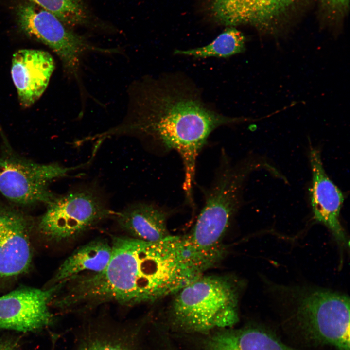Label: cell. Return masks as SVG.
<instances>
[{"mask_svg":"<svg viewBox=\"0 0 350 350\" xmlns=\"http://www.w3.org/2000/svg\"><path fill=\"white\" fill-rule=\"evenodd\" d=\"M309 159L312 170L310 193L313 218L326 227L340 247L347 248L349 241L339 220L343 195L326 174L319 150L311 146Z\"/></svg>","mask_w":350,"mask_h":350,"instance_id":"obj_10","label":"cell"},{"mask_svg":"<svg viewBox=\"0 0 350 350\" xmlns=\"http://www.w3.org/2000/svg\"><path fill=\"white\" fill-rule=\"evenodd\" d=\"M297 0H206L216 23L228 27L249 25L269 30Z\"/></svg>","mask_w":350,"mask_h":350,"instance_id":"obj_11","label":"cell"},{"mask_svg":"<svg viewBox=\"0 0 350 350\" xmlns=\"http://www.w3.org/2000/svg\"><path fill=\"white\" fill-rule=\"evenodd\" d=\"M174 294L172 317L187 330L206 332L238 320L240 287L228 278L202 275Z\"/></svg>","mask_w":350,"mask_h":350,"instance_id":"obj_3","label":"cell"},{"mask_svg":"<svg viewBox=\"0 0 350 350\" xmlns=\"http://www.w3.org/2000/svg\"><path fill=\"white\" fill-rule=\"evenodd\" d=\"M47 205L38 229L47 239L56 242L74 239L116 213L96 193L87 189L55 196Z\"/></svg>","mask_w":350,"mask_h":350,"instance_id":"obj_6","label":"cell"},{"mask_svg":"<svg viewBox=\"0 0 350 350\" xmlns=\"http://www.w3.org/2000/svg\"><path fill=\"white\" fill-rule=\"evenodd\" d=\"M111 258L99 273H84L67 280L58 307L83 310L114 303L134 306L174 294L200 273L181 236L157 242L113 236Z\"/></svg>","mask_w":350,"mask_h":350,"instance_id":"obj_1","label":"cell"},{"mask_svg":"<svg viewBox=\"0 0 350 350\" xmlns=\"http://www.w3.org/2000/svg\"><path fill=\"white\" fill-rule=\"evenodd\" d=\"M28 225L22 215L0 210V280L27 272L32 259Z\"/></svg>","mask_w":350,"mask_h":350,"instance_id":"obj_12","label":"cell"},{"mask_svg":"<svg viewBox=\"0 0 350 350\" xmlns=\"http://www.w3.org/2000/svg\"><path fill=\"white\" fill-rule=\"evenodd\" d=\"M210 187L196 223L210 229L226 232L241 203L243 185L259 163L247 159L233 164L226 156Z\"/></svg>","mask_w":350,"mask_h":350,"instance_id":"obj_8","label":"cell"},{"mask_svg":"<svg viewBox=\"0 0 350 350\" xmlns=\"http://www.w3.org/2000/svg\"><path fill=\"white\" fill-rule=\"evenodd\" d=\"M207 350H296L262 330L249 328L224 332L213 336Z\"/></svg>","mask_w":350,"mask_h":350,"instance_id":"obj_17","label":"cell"},{"mask_svg":"<svg viewBox=\"0 0 350 350\" xmlns=\"http://www.w3.org/2000/svg\"><path fill=\"white\" fill-rule=\"evenodd\" d=\"M111 254V244L107 240L98 239L88 242L64 261L56 271L52 283L64 282L82 273L103 271L109 263Z\"/></svg>","mask_w":350,"mask_h":350,"instance_id":"obj_16","label":"cell"},{"mask_svg":"<svg viewBox=\"0 0 350 350\" xmlns=\"http://www.w3.org/2000/svg\"><path fill=\"white\" fill-rule=\"evenodd\" d=\"M275 299L290 307L294 316L321 342L350 350V300L326 289L271 286Z\"/></svg>","mask_w":350,"mask_h":350,"instance_id":"obj_4","label":"cell"},{"mask_svg":"<svg viewBox=\"0 0 350 350\" xmlns=\"http://www.w3.org/2000/svg\"><path fill=\"white\" fill-rule=\"evenodd\" d=\"M140 326L106 323L85 326L74 350H140Z\"/></svg>","mask_w":350,"mask_h":350,"instance_id":"obj_15","label":"cell"},{"mask_svg":"<svg viewBox=\"0 0 350 350\" xmlns=\"http://www.w3.org/2000/svg\"><path fill=\"white\" fill-rule=\"evenodd\" d=\"M22 0L51 12L66 25H82L87 21V11L81 0Z\"/></svg>","mask_w":350,"mask_h":350,"instance_id":"obj_19","label":"cell"},{"mask_svg":"<svg viewBox=\"0 0 350 350\" xmlns=\"http://www.w3.org/2000/svg\"><path fill=\"white\" fill-rule=\"evenodd\" d=\"M75 168L37 163L12 156L0 157V192L19 205L48 204L55 197L49 189L50 183Z\"/></svg>","mask_w":350,"mask_h":350,"instance_id":"obj_7","label":"cell"},{"mask_svg":"<svg viewBox=\"0 0 350 350\" xmlns=\"http://www.w3.org/2000/svg\"><path fill=\"white\" fill-rule=\"evenodd\" d=\"M323 4L333 10L342 11L349 4V0H321Z\"/></svg>","mask_w":350,"mask_h":350,"instance_id":"obj_20","label":"cell"},{"mask_svg":"<svg viewBox=\"0 0 350 350\" xmlns=\"http://www.w3.org/2000/svg\"><path fill=\"white\" fill-rule=\"evenodd\" d=\"M54 68L52 56L42 50L23 49L13 54L11 76L23 107H30L41 96Z\"/></svg>","mask_w":350,"mask_h":350,"instance_id":"obj_13","label":"cell"},{"mask_svg":"<svg viewBox=\"0 0 350 350\" xmlns=\"http://www.w3.org/2000/svg\"><path fill=\"white\" fill-rule=\"evenodd\" d=\"M245 38L242 33L233 27H228L210 43L188 50H175L174 54L196 58L209 57H229L245 51Z\"/></svg>","mask_w":350,"mask_h":350,"instance_id":"obj_18","label":"cell"},{"mask_svg":"<svg viewBox=\"0 0 350 350\" xmlns=\"http://www.w3.org/2000/svg\"><path fill=\"white\" fill-rule=\"evenodd\" d=\"M19 30L28 37L50 48L59 58L67 75L75 81L82 93L83 61L90 53H121L119 48H102L70 31L53 14L34 4L23 2L16 8Z\"/></svg>","mask_w":350,"mask_h":350,"instance_id":"obj_5","label":"cell"},{"mask_svg":"<svg viewBox=\"0 0 350 350\" xmlns=\"http://www.w3.org/2000/svg\"><path fill=\"white\" fill-rule=\"evenodd\" d=\"M169 214L164 209L153 204L137 202L116 213L114 217L126 236L153 242L170 235L167 226Z\"/></svg>","mask_w":350,"mask_h":350,"instance_id":"obj_14","label":"cell"},{"mask_svg":"<svg viewBox=\"0 0 350 350\" xmlns=\"http://www.w3.org/2000/svg\"><path fill=\"white\" fill-rule=\"evenodd\" d=\"M63 283L47 289L23 288L0 297V330L36 331L52 323L49 305Z\"/></svg>","mask_w":350,"mask_h":350,"instance_id":"obj_9","label":"cell"},{"mask_svg":"<svg viewBox=\"0 0 350 350\" xmlns=\"http://www.w3.org/2000/svg\"><path fill=\"white\" fill-rule=\"evenodd\" d=\"M127 94L123 121L100 135H138L158 144L164 152H177L184 166L185 195L192 199L197 158L209 136L220 126L245 119L211 109L194 85L179 75L140 78L129 86Z\"/></svg>","mask_w":350,"mask_h":350,"instance_id":"obj_2","label":"cell"},{"mask_svg":"<svg viewBox=\"0 0 350 350\" xmlns=\"http://www.w3.org/2000/svg\"><path fill=\"white\" fill-rule=\"evenodd\" d=\"M16 344L15 342L10 340H5L0 342V350H15Z\"/></svg>","mask_w":350,"mask_h":350,"instance_id":"obj_21","label":"cell"}]
</instances>
